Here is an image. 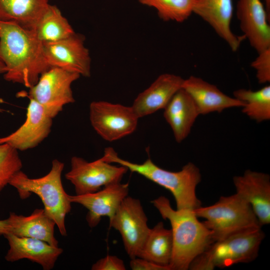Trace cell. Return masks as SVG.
Segmentation results:
<instances>
[{"label":"cell","instance_id":"83f0119b","mask_svg":"<svg viewBox=\"0 0 270 270\" xmlns=\"http://www.w3.org/2000/svg\"><path fill=\"white\" fill-rule=\"evenodd\" d=\"M258 56L251 63V66L256 71L258 83L270 82V48L258 53Z\"/></svg>","mask_w":270,"mask_h":270},{"label":"cell","instance_id":"44dd1931","mask_svg":"<svg viewBox=\"0 0 270 270\" xmlns=\"http://www.w3.org/2000/svg\"><path fill=\"white\" fill-rule=\"evenodd\" d=\"M199 115L192 99L182 88L174 94L164 112V117L170 126L178 143L188 136Z\"/></svg>","mask_w":270,"mask_h":270},{"label":"cell","instance_id":"4316f807","mask_svg":"<svg viewBox=\"0 0 270 270\" xmlns=\"http://www.w3.org/2000/svg\"><path fill=\"white\" fill-rule=\"evenodd\" d=\"M22 168L18 151L7 144H0V193Z\"/></svg>","mask_w":270,"mask_h":270},{"label":"cell","instance_id":"52a82bcc","mask_svg":"<svg viewBox=\"0 0 270 270\" xmlns=\"http://www.w3.org/2000/svg\"><path fill=\"white\" fill-rule=\"evenodd\" d=\"M80 76L76 73L51 66L30 88L26 96L39 103L46 113L54 118L65 105L74 102L71 86Z\"/></svg>","mask_w":270,"mask_h":270},{"label":"cell","instance_id":"2e32d148","mask_svg":"<svg viewBox=\"0 0 270 270\" xmlns=\"http://www.w3.org/2000/svg\"><path fill=\"white\" fill-rule=\"evenodd\" d=\"M233 12L232 0H195L192 8V13L206 22L236 52L244 37L236 36L231 30Z\"/></svg>","mask_w":270,"mask_h":270},{"label":"cell","instance_id":"ba28073f","mask_svg":"<svg viewBox=\"0 0 270 270\" xmlns=\"http://www.w3.org/2000/svg\"><path fill=\"white\" fill-rule=\"evenodd\" d=\"M71 168L66 178L74 186L76 195L97 192L108 184L120 182L128 169L124 166L111 164L102 158L88 162L74 156L70 160Z\"/></svg>","mask_w":270,"mask_h":270},{"label":"cell","instance_id":"4dcf8cb0","mask_svg":"<svg viewBox=\"0 0 270 270\" xmlns=\"http://www.w3.org/2000/svg\"><path fill=\"white\" fill-rule=\"evenodd\" d=\"M9 233V226L8 220H0V236H4Z\"/></svg>","mask_w":270,"mask_h":270},{"label":"cell","instance_id":"ffe728a7","mask_svg":"<svg viewBox=\"0 0 270 270\" xmlns=\"http://www.w3.org/2000/svg\"><path fill=\"white\" fill-rule=\"evenodd\" d=\"M9 233L20 237L38 239L58 246L54 234L55 222L45 212L44 208H36L28 216L10 212L7 218Z\"/></svg>","mask_w":270,"mask_h":270},{"label":"cell","instance_id":"9a60e30c","mask_svg":"<svg viewBox=\"0 0 270 270\" xmlns=\"http://www.w3.org/2000/svg\"><path fill=\"white\" fill-rule=\"evenodd\" d=\"M233 182L236 193L250 204L260 224H270V176L248 170L242 175L234 176Z\"/></svg>","mask_w":270,"mask_h":270},{"label":"cell","instance_id":"e0dca14e","mask_svg":"<svg viewBox=\"0 0 270 270\" xmlns=\"http://www.w3.org/2000/svg\"><path fill=\"white\" fill-rule=\"evenodd\" d=\"M184 79L172 74L159 76L151 85L140 92L132 108L140 118L164 109L174 94L182 88Z\"/></svg>","mask_w":270,"mask_h":270},{"label":"cell","instance_id":"8992f818","mask_svg":"<svg viewBox=\"0 0 270 270\" xmlns=\"http://www.w3.org/2000/svg\"><path fill=\"white\" fill-rule=\"evenodd\" d=\"M196 216L204 219L214 242L248 230L262 227L250 204L236 193L222 196L214 204L194 210Z\"/></svg>","mask_w":270,"mask_h":270},{"label":"cell","instance_id":"1f68e13d","mask_svg":"<svg viewBox=\"0 0 270 270\" xmlns=\"http://www.w3.org/2000/svg\"><path fill=\"white\" fill-rule=\"evenodd\" d=\"M6 72V67L0 58V74H4Z\"/></svg>","mask_w":270,"mask_h":270},{"label":"cell","instance_id":"836d02e7","mask_svg":"<svg viewBox=\"0 0 270 270\" xmlns=\"http://www.w3.org/2000/svg\"><path fill=\"white\" fill-rule=\"evenodd\" d=\"M6 112V110L0 107V112L2 113V112Z\"/></svg>","mask_w":270,"mask_h":270},{"label":"cell","instance_id":"5bb4252c","mask_svg":"<svg viewBox=\"0 0 270 270\" xmlns=\"http://www.w3.org/2000/svg\"><path fill=\"white\" fill-rule=\"evenodd\" d=\"M236 14L244 36L250 46L258 53L270 48L269 18L261 0H238Z\"/></svg>","mask_w":270,"mask_h":270},{"label":"cell","instance_id":"30bf717a","mask_svg":"<svg viewBox=\"0 0 270 270\" xmlns=\"http://www.w3.org/2000/svg\"><path fill=\"white\" fill-rule=\"evenodd\" d=\"M110 226L120 233L130 258L138 257L150 230L140 200L128 196L125 198L110 220Z\"/></svg>","mask_w":270,"mask_h":270},{"label":"cell","instance_id":"8fae6325","mask_svg":"<svg viewBox=\"0 0 270 270\" xmlns=\"http://www.w3.org/2000/svg\"><path fill=\"white\" fill-rule=\"evenodd\" d=\"M84 36L76 32L64 40L42 43L44 54L50 66L60 68L84 77L90 76L91 59L84 46Z\"/></svg>","mask_w":270,"mask_h":270},{"label":"cell","instance_id":"7402d4cb","mask_svg":"<svg viewBox=\"0 0 270 270\" xmlns=\"http://www.w3.org/2000/svg\"><path fill=\"white\" fill-rule=\"evenodd\" d=\"M49 4L48 0H0V20L32 30Z\"/></svg>","mask_w":270,"mask_h":270},{"label":"cell","instance_id":"f546056e","mask_svg":"<svg viewBox=\"0 0 270 270\" xmlns=\"http://www.w3.org/2000/svg\"><path fill=\"white\" fill-rule=\"evenodd\" d=\"M130 266L132 270H170L169 266L159 265L138 257L132 258Z\"/></svg>","mask_w":270,"mask_h":270},{"label":"cell","instance_id":"ac0fdd59","mask_svg":"<svg viewBox=\"0 0 270 270\" xmlns=\"http://www.w3.org/2000/svg\"><path fill=\"white\" fill-rule=\"evenodd\" d=\"M10 248L5 256L6 261L14 262L28 259L40 265L44 270L52 269L63 250L43 240L28 237L5 234Z\"/></svg>","mask_w":270,"mask_h":270},{"label":"cell","instance_id":"7c38bea8","mask_svg":"<svg viewBox=\"0 0 270 270\" xmlns=\"http://www.w3.org/2000/svg\"><path fill=\"white\" fill-rule=\"evenodd\" d=\"M28 98L24 122L13 132L0 137V144H7L18 151H24L36 148L49 135L53 118L39 103Z\"/></svg>","mask_w":270,"mask_h":270},{"label":"cell","instance_id":"cb8c5ba5","mask_svg":"<svg viewBox=\"0 0 270 270\" xmlns=\"http://www.w3.org/2000/svg\"><path fill=\"white\" fill-rule=\"evenodd\" d=\"M32 30L37 38L42 43L59 41L75 33L60 10L56 6L50 4Z\"/></svg>","mask_w":270,"mask_h":270},{"label":"cell","instance_id":"7a4b0ae2","mask_svg":"<svg viewBox=\"0 0 270 270\" xmlns=\"http://www.w3.org/2000/svg\"><path fill=\"white\" fill-rule=\"evenodd\" d=\"M152 203L162 218L170 224L173 242L170 270H188L192 260L214 242L211 232L198 220L194 210H174L164 196Z\"/></svg>","mask_w":270,"mask_h":270},{"label":"cell","instance_id":"6da1fadb","mask_svg":"<svg viewBox=\"0 0 270 270\" xmlns=\"http://www.w3.org/2000/svg\"><path fill=\"white\" fill-rule=\"evenodd\" d=\"M0 58L6 67L4 80L29 88L51 67L32 30L10 22L0 20Z\"/></svg>","mask_w":270,"mask_h":270},{"label":"cell","instance_id":"d6a6232c","mask_svg":"<svg viewBox=\"0 0 270 270\" xmlns=\"http://www.w3.org/2000/svg\"><path fill=\"white\" fill-rule=\"evenodd\" d=\"M265 2L266 8L267 11V12L270 15V0H264Z\"/></svg>","mask_w":270,"mask_h":270},{"label":"cell","instance_id":"484cf974","mask_svg":"<svg viewBox=\"0 0 270 270\" xmlns=\"http://www.w3.org/2000/svg\"><path fill=\"white\" fill-rule=\"evenodd\" d=\"M195 0H138L144 6L156 10L159 18L164 21L182 22L192 13Z\"/></svg>","mask_w":270,"mask_h":270},{"label":"cell","instance_id":"4fadbf2b","mask_svg":"<svg viewBox=\"0 0 270 270\" xmlns=\"http://www.w3.org/2000/svg\"><path fill=\"white\" fill-rule=\"evenodd\" d=\"M128 184L120 182L112 184L100 190L88 194L70 196L72 203L81 204L88 210L86 220L91 228L96 227L102 217L111 220L124 199L128 196Z\"/></svg>","mask_w":270,"mask_h":270},{"label":"cell","instance_id":"3957f363","mask_svg":"<svg viewBox=\"0 0 270 270\" xmlns=\"http://www.w3.org/2000/svg\"><path fill=\"white\" fill-rule=\"evenodd\" d=\"M101 158L106 162L124 166L168 190L175 199L176 209L194 210L201 206L196 194L201 174L199 168L192 162L185 164L180 171L172 172L158 166L149 158L140 164L122 159L111 147L105 148Z\"/></svg>","mask_w":270,"mask_h":270},{"label":"cell","instance_id":"d6986e66","mask_svg":"<svg viewBox=\"0 0 270 270\" xmlns=\"http://www.w3.org/2000/svg\"><path fill=\"white\" fill-rule=\"evenodd\" d=\"M182 88L190 96L200 114L220 113L226 108L244 106L242 102L227 96L216 86L194 76L184 79Z\"/></svg>","mask_w":270,"mask_h":270},{"label":"cell","instance_id":"d4e9b609","mask_svg":"<svg viewBox=\"0 0 270 270\" xmlns=\"http://www.w3.org/2000/svg\"><path fill=\"white\" fill-rule=\"evenodd\" d=\"M234 98L244 104L242 112L258 122L270 119V86L256 91L244 88L233 92Z\"/></svg>","mask_w":270,"mask_h":270},{"label":"cell","instance_id":"603a6c76","mask_svg":"<svg viewBox=\"0 0 270 270\" xmlns=\"http://www.w3.org/2000/svg\"><path fill=\"white\" fill-rule=\"evenodd\" d=\"M172 250V231L166 228L160 222L150 228L138 257L159 265L169 266Z\"/></svg>","mask_w":270,"mask_h":270},{"label":"cell","instance_id":"9c48e42d","mask_svg":"<svg viewBox=\"0 0 270 270\" xmlns=\"http://www.w3.org/2000/svg\"><path fill=\"white\" fill-rule=\"evenodd\" d=\"M138 119L132 106L105 101H94L90 105V124L107 141L116 140L132 134Z\"/></svg>","mask_w":270,"mask_h":270},{"label":"cell","instance_id":"5b68a950","mask_svg":"<svg viewBox=\"0 0 270 270\" xmlns=\"http://www.w3.org/2000/svg\"><path fill=\"white\" fill-rule=\"evenodd\" d=\"M264 238V232L260 228L214 241L192 260L188 270H212L250 262L258 256Z\"/></svg>","mask_w":270,"mask_h":270},{"label":"cell","instance_id":"277c9868","mask_svg":"<svg viewBox=\"0 0 270 270\" xmlns=\"http://www.w3.org/2000/svg\"><path fill=\"white\" fill-rule=\"evenodd\" d=\"M64 164L58 160L52 162L50 171L45 176L32 178L22 170L12 178L9 184L16 188L22 199L32 193L41 199L46 213L56 222L60 234L66 236L65 218L71 210V204L62 182Z\"/></svg>","mask_w":270,"mask_h":270},{"label":"cell","instance_id":"f1b7e54d","mask_svg":"<svg viewBox=\"0 0 270 270\" xmlns=\"http://www.w3.org/2000/svg\"><path fill=\"white\" fill-rule=\"evenodd\" d=\"M92 270H125L124 261L115 256L108 255L92 264Z\"/></svg>","mask_w":270,"mask_h":270}]
</instances>
